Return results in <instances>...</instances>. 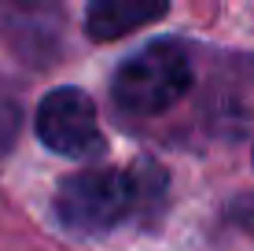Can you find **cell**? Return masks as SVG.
<instances>
[{"label":"cell","instance_id":"5","mask_svg":"<svg viewBox=\"0 0 254 251\" xmlns=\"http://www.w3.org/2000/svg\"><path fill=\"white\" fill-rule=\"evenodd\" d=\"M15 129H19V107L11 103V96H7L4 89H0V152L11 144Z\"/></svg>","mask_w":254,"mask_h":251},{"label":"cell","instance_id":"3","mask_svg":"<svg viewBox=\"0 0 254 251\" xmlns=\"http://www.w3.org/2000/svg\"><path fill=\"white\" fill-rule=\"evenodd\" d=\"M33 129H37V141L48 152L66 155V159H89L103 148L96 103L74 85L52 89L41 100L37 115H33Z\"/></svg>","mask_w":254,"mask_h":251},{"label":"cell","instance_id":"2","mask_svg":"<svg viewBox=\"0 0 254 251\" xmlns=\"http://www.w3.org/2000/svg\"><path fill=\"white\" fill-rule=\"evenodd\" d=\"M191 59L177 41H151L126 59L111 78V96L126 115L155 118L191 89Z\"/></svg>","mask_w":254,"mask_h":251},{"label":"cell","instance_id":"4","mask_svg":"<svg viewBox=\"0 0 254 251\" xmlns=\"http://www.w3.org/2000/svg\"><path fill=\"white\" fill-rule=\"evenodd\" d=\"M170 11V0H92L85 11V30L92 41H118L140 26L159 22Z\"/></svg>","mask_w":254,"mask_h":251},{"label":"cell","instance_id":"1","mask_svg":"<svg viewBox=\"0 0 254 251\" xmlns=\"http://www.w3.org/2000/svg\"><path fill=\"white\" fill-rule=\"evenodd\" d=\"M162 192L159 167L136 170H85L66 177L56 188V218L77 237H100L118 229L122 222L144 214Z\"/></svg>","mask_w":254,"mask_h":251}]
</instances>
